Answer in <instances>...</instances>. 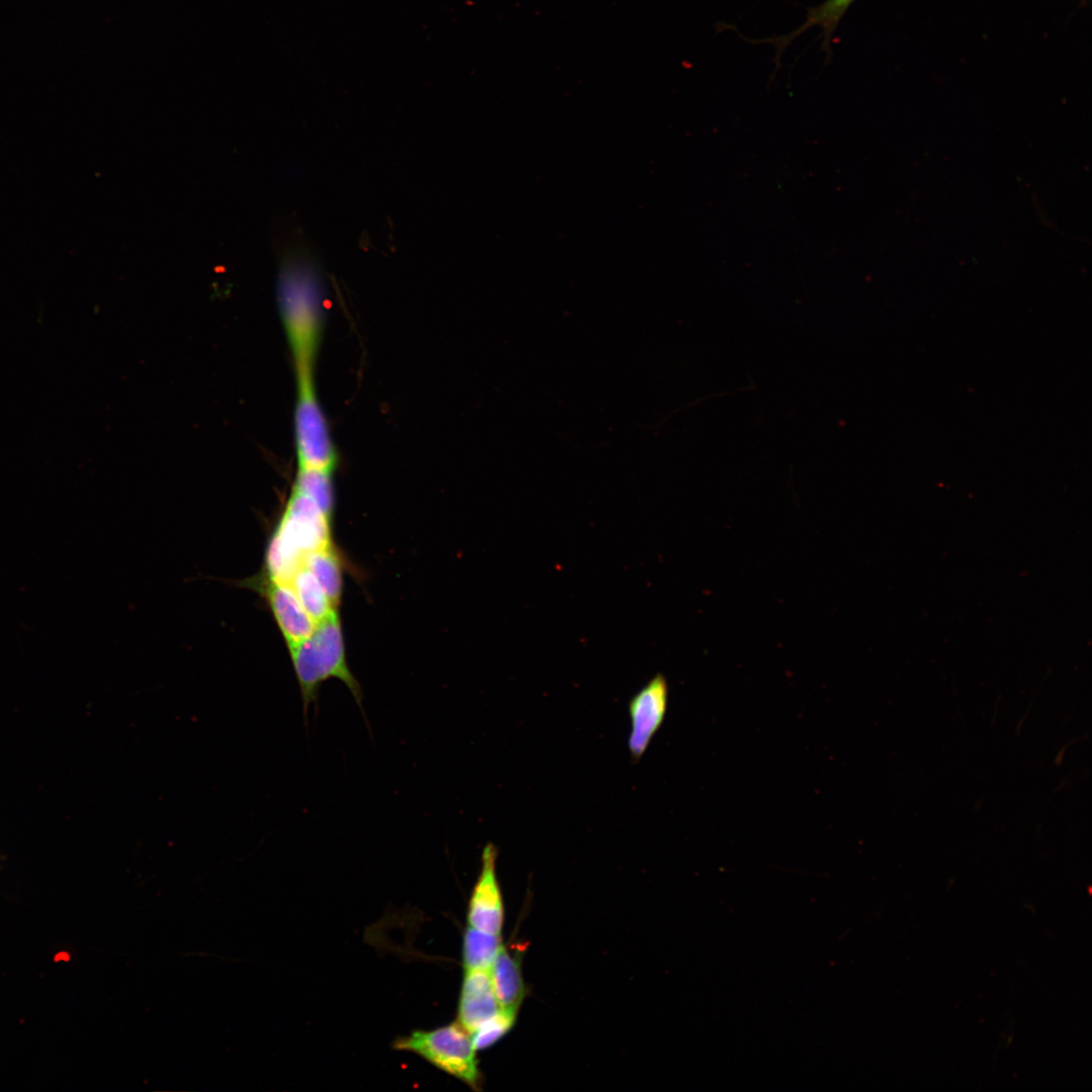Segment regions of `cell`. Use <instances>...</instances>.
<instances>
[{
	"label": "cell",
	"mask_w": 1092,
	"mask_h": 1092,
	"mask_svg": "<svg viewBox=\"0 0 1092 1092\" xmlns=\"http://www.w3.org/2000/svg\"><path fill=\"white\" fill-rule=\"evenodd\" d=\"M324 279L315 253L303 243L278 257L276 298L296 378L314 377L324 326Z\"/></svg>",
	"instance_id": "1"
},
{
	"label": "cell",
	"mask_w": 1092,
	"mask_h": 1092,
	"mask_svg": "<svg viewBox=\"0 0 1092 1092\" xmlns=\"http://www.w3.org/2000/svg\"><path fill=\"white\" fill-rule=\"evenodd\" d=\"M330 519L311 497L293 487L267 554L272 581L288 583L308 553L332 545Z\"/></svg>",
	"instance_id": "2"
},
{
	"label": "cell",
	"mask_w": 1092,
	"mask_h": 1092,
	"mask_svg": "<svg viewBox=\"0 0 1092 1092\" xmlns=\"http://www.w3.org/2000/svg\"><path fill=\"white\" fill-rule=\"evenodd\" d=\"M289 649L300 688L304 715L310 704L316 702L321 684L331 677L342 680L361 708V688L346 661L337 612L317 623L308 638Z\"/></svg>",
	"instance_id": "3"
},
{
	"label": "cell",
	"mask_w": 1092,
	"mask_h": 1092,
	"mask_svg": "<svg viewBox=\"0 0 1092 1092\" xmlns=\"http://www.w3.org/2000/svg\"><path fill=\"white\" fill-rule=\"evenodd\" d=\"M393 1048L419 1055L474 1090L480 1088L481 1074L476 1050L470 1033L458 1022L433 1030H416L397 1038Z\"/></svg>",
	"instance_id": "4"
},
{
	"label": "cell",
	"mask_w": 1092,
	"mask_h": 1092,
	"mask_svg": "<svg viewBox=\"0 0 1092 1092\" xmlns=\"http://www.w3.org/2000/svg\"><path fill=\"white\" fill-rule=\"evenodd\" d=\"M294 439L299 469L335 470L338 454L314 381L296 382Z\"/></svg>",
	"instance_id": "5"
},
{
	"label": "cell",
	"mask_w": 1092,
	"mask_h": 1092,
	"mask_svg": "<svg viewBox=\"0 0 1092 1092\" xmlns=\"http://www.w3.org/2000/svg\"><path fill=\"white\" fill-rule=\"evenodd\" d=\"M668 703V685L662 674L651 678L629 702L631 730L628 749L633 760L646 751L651 739L662 725Z\"/></svg>",
	"instance_id": "6"
},
{
	"label": "cell",
	"mask_w": 1092,
	"mask_h": 1092,
	"mask_svg": "<svg viewBox=\"0 0 1092 1092\" xmlns=\"http://www.w3.org/2000/svg\"><path fill=\"white\" fill-rule=\"evenodd\" d=\"M497 848L488 842L481 852V869L473 887L468 907V925L492 934H500L504 904L496 877Z\"/></svg>",
	"instance_id": "7"
},
{
	"label": "cell",
	"mask_w": 1092,
	"mask_h": 1092,
	"mask_svg": "<svg viewBox=\"0 0 1092 1092\" xmlns=\"http://www.w3.org/2000/svg\"><path fill=\"white\" fill-rule=\"evenodd\" d=\"M499 1009L489 970L465 971L458 1006V1023L471 1035Z\"/></svg>",
	"instance_id": "8"
},
{
	"label": "cell",
	"mask_w": 1092,
	"mask_h": 1092,
	"mask_svg": "<svg viewBox=\"0 0 1092 1092\" xmlns=\"http://www.w3.org/2000/svg\"><path fill=\"white\" fill-rule=\"evenodd\" d=\"M268 598L289 648L313 633L316 624L303 609L288 583L271 580Z\"/></svg>",
	"instance_id": "9"
},
{
	"label": "cell",
	"mask_w": 1092,
	"mask_h": 1092,
	"mask_svg": "<svg viewBox=\"0 0 1092 1092\" xmlns=\"http://www.w3.org/2000/svg\"><path fill=\"white\" fill-rule=\"evenodd\" d=\"M522 954L500 945L489 969L499 1007L518 1010L526 993L522 975Z\"/></svg>",
	"instance_id": "10"
},
{
	"label": "cell",
	"mask_w": 1092,
	"mask_h": 1092,
	"mask_svg": "<svg viewBox=\"0 0 1092 1092\" xmlns=\"http://www.w3.org/2000/svg\"><path fill=\"white\" fill-rule=\"evenodd\" d=\"M855 0H824L822 3L809 9L805 21L794 31L785 36L778 37L775 42L778 50L786 47L796 36L813 26H819L823 32V47L830 48L832 35L841 18Z\"/></svg>",
	"instance_id": "11"
},
{
	"label": "cell",
	"mask_w": 1092,
	"mask_h": 1092,
	"mask_svg": "<svg viewBox=\"0 0 1092 1092\" xmlns=\"http://www.w3.org/2000/svg\"><path fill=\"white\" fill-rule=\"evenodd\" d=\"M303 565L310 571L337 610L342 593V572L333 546L308 553Z\"/></svg>",
	"instance_id": "12"
},
{
	"label": "cell",
	"mask_w": 1092,
	"mask_h": 1092,
	"mask_svg": "<svg viewBox=\"0 0 1092 1092\" xmlns=\"http://www.w3.org/2000/svg\"><path fill=\"white\" fill-rule=\"evenodd\" d=\"M288 584L315 624L337 612L321 584L303 564L293 573Z\"/></svg>",
	"instance_id": "13"
},
{
	"label": "cell",
	"mask_w": 1092,
	"mask_h": 1092,
	"mask_svg": "<svg viewBox=\"0 0 1092 1092\" xmlns=\"http://www.w3.org/2000/svg\"><path fill=\"white\" fill-rule=\"evenodd\" d=\"M500 945V934L484 932L468 925L463 935L462 948L465 971L489 970Z\"/></svg>",
	"instance_id": "14"
},
{
	"label": "cell",
	"mask_w": 1092,
	"mask_h": 1092,
	"mask_svg": "<svg viewBox=\"0 0 1092 1092\" xmlns=\"http://www.w3.org/2000/svg\"><path fill=\"white\" fill-rule=\"evenodd\" d=\"M333 471L298 468L293 486L311 497L329 518L334 506Z\"/></svg>",
	"instance_id": "15"
},
{
	"label": "cell",
	"mask_w": 1092,
	"mask_h": 1092,
	"mask_svg": "<svg viewBox=\"0 0 1092 1092\" xmlns=\"http://www.w3.org/2000/svg\"><path fill=\"white\" fill-rule=\"evenodd\" d=\"M518 1010L500 1008L493 1016L478 1026L471 1033L476 1051L489 1048L499 1040L513 1027Z\"/></svg>",
	"instance_id": "16"
}]
</instances>
